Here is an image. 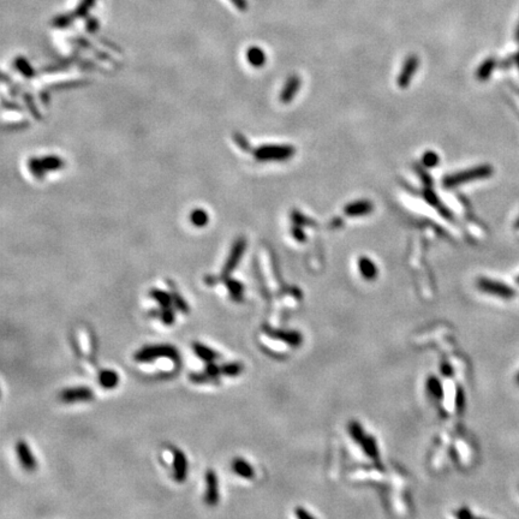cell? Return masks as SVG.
<instances>
[{
	"mask_svg": "<svg viewBox=\"0 0 519 519\" xmlns=\"http://www.w3.org/2000/svg\"><path fill=\"white\" fill-rule=\"evenodd\" d=\"M159 358H169L172 362H179V352L174 346L161 344L143 346L133 355V360L140 363H148Z\"/></svg>",
	"mask_w": 519,
	"mask_h": 519,
	"instance_id": "obj_1",
	"label": "cell"
},
{
	"mask_svg": "<svg viewBox=\"0 0 519 519\" xmlns=\"http://www.w3.org/2000/svg\"><path fill=\"white\" fill-rule=\"evenodd\" d=\"M493 169L488 165L483 166H476L473 169L465 170V171L457 172L454 174H448L444 178V187L445 188H455L458 185L465 184V183L471 182V180L482 179L492 175Z\"/></svg>",
	"mask_w": 519,
	"mask_h": 519,
	"instance_id": "obj_2",
	"label": "cell"
},
{
	"mask_svg": "<svg viewBox=\"0 0 519 519\" xmlns=\"http://www.w3.org/2000/svg\"><path fill=\"white\" fill-rule=\"evenodd\" d=\"M295 148L292 146H280V144H266L261 146L254 151V156L259 161H284L295 155Z\"/></svg>",
	"mask_w": 519,
	"mask_h": 519,
	"instance_id": "obj_3",
	"label": "cell"
},
{
	"mask_svg": "<svg viewBox=\"0 0 519 519\" xmlns=\"http://www.w3.org/2000/svg\"><path fill=\"white\" fill-rule=\"evenodd\" d=\"M245 249H246V239H245V238L244 237L237 238V240H236V242L233 243L229 258H227L226 262H225V264H224V267H222L221 275H220V278H221V279L225 280L226 278H229L230 275L232 274V272L235 271L236 267L238 266V263H239L240 260H242L243 255H244Z\"/></svg>",
	"mask_w": 519,
	"mask_h": 519,
	"instance_id": "obj_4",
	"label": "cell"
},
{
	"mask_svg": "<svg viewBox=\"0 0 519 519\" xmlns=\"http://www.w3.org/2000/svg\"><path fill=\"white\" fill-rule=\"evenodd\" d=\"M477 287L481 291H483V292L499 296V297L505 298V300H510V298H512L513 296L516 295V291L513 287L508 286V285L504 284V282L487 279V278H481V279H478V281H477Z\"/></svg>",
	"mask_w": 519,
	"mask_h": 519,
	"instance_id": "obj_5",
	"label": "cell"
},
{
	"mask_svg": "<svg viewBox=\"0 0 519 519\" xmlns=\"http://www.w3.org/2000/svg\"><path fill=\"white\" fill-rule=\"evenodd\" d=\"M172 455H173V477L178 483H184L188 477L189 464L188 458L185 453L182 450L177 447H172Z\"/></svg>",
	"mask_w": 519,
	"mask_h": 519,
	"instance_id": "obj_6",
	"label": "cell"
},
{
	"mask_svg": "<svg viewBox=\"0 0 519 519\" xmlns=\"http://www.w3.org/2000/svg\"><path fill=\"white\" fill-rule=\"evenodd\" d=\"M60 399L65 403L90 402L94 399V392L89 387H72L62 390Z\"/></svg>",
	"mask_w": 519,
	"mask_h": 519,
	"instance_id": "obj_7",
	"label": "cell"
},
{
	"mask_svg": "<svg viewBox=\"0 0 519 519\" xmlns=\"http://www.w3.org/2000/svg\"><path fill=\"white\" fill-rule=\"evenodd\" d=\"M206 504L216 506L219 502V482L216 471L209 469L206 473Z\"/></svg>",
	"mask_w": 519,
	"mask_h": 519,
	"instance_id": "obj_8",
	"label": "cell"
},
{
	"mask_svg": "<svg viewBox=\"0 0 519 519\" xmlns=\"http://www.w3.org/2000/svg\"><path fill=\"white\" fill-rule=\"evenodd\" d=\"M418 65L419 60L417 56L411 54V56L408 57V59L404 63L402 71L399 73V77H398V85H399L400 88H406V86H409V83L412 80L413 75L417 71Z\"/></svg>",
	"mask_w": 519,
	"mask_h": 519,
	"instance_id": "obj_9",
	"label": "cell"
},
{
	"mask_svg": "<svg viewBox=\"0 0 519 519\" xmlns=\"http://www.w3.org/2000/svg\"><path fill=\"white\" fill-rule=\"evenodd\" d=\"M16 453H17V457L20 459V463L22 464L23 468L27 471H34L36 469V459L34 457L33 452H31L30 447L28 446V444L25 441H18L16 444Z\"/></svg>",
	"mask_w": 519,
	"mask_h": 519,
	"instance_id": "obj_10",
	"label": "cell"
},
{
	"mask_svg": "<svg viewBox=\"0 0 519 519\" xmlns=\"http://www.w3.org/2000/svg\"><path fill=\"white\" fill-rule=\"evenodd\" d=\"M374 209L373 203L368 200H360L348 203L344 208V213L348 216H362L371 213Z\"/></svg>",
	"mask_w": 519,
	"mask_h": 519,
	"instance_id": "obj_11",
	"label": "cell"
},
{
	"mask_svg": "<svg viewBox=\"0 0 519 519\" xmlns=\"http://www.w3.org/2000/svg\"><path fill=\"white\" fill-rule=\"evenodd\" d=\"M264 331H266L267 333H268L271 337L273 338H277V339H280L281 342L286 343V344H290L291 346H293V347H296V346H300L301 344H302V334L298 332H295V331H277V329H268V328H264Z\"/></svg>",
	"mask_w": 519,
	"mask_h": 519,
	"instance_id": "obj_12",
	"label": "cell"
},
{
	"mask_svg": "<svg viewBox=\"0 0 519 519\" xmlns=\"http://www.w3.org/2000/svg\"><path fill=\"white\" fill-rule=\"evenodd\" d=\"M301 88V78L298 76L293 75L285 83L284 88H282L281 93H280V100L285 104L290 102L295 98V95L297 94V91Z\"/></svg>",
	"mask_w": 519,
	"mask_h": 519,
	"instance_id": "obj_13",
	"label": "cell"
},
{
	"mask_svg": "<svg viewBox=\"0 0 519 519\" xmlns=\"http://www.w3.org/2000/svg\"><path fill=\"white\" fill-rule=\"evenodd\" d=\"M193 350H194V352L196 353V356H197L200 360L206 362V363H209V362H216L220 358V355L216 352V350L208 347V346L202 344V343H198V342L194 343Z\"/></svg>",
	"mask_w": 519,
	"mask_h": 519,
	"instance_id": "obj_14",
	"label": "cell"
},
{
	"mask_svg": "<svg viewBox=\"0 0 519 519\" xmlns=\"http://www.w3.org/2000/svg\"><path fill=\"white\" fill-rule=\"evenodd\" d=\"M232 469L236 475L243 477V478L251 479L255 476V470H254L253 465L249 464L248 461L243 459V458H236V459H233Z\"/></svg>",
	"mask_w": 519,
	"mask_h": 519,
	"instance_id": "obj_15",
	"label": "cell"
},
{
	"mask_svg": "<svg viewBox=\"0 0 519 519\" xmlns=\"http://www.w3.org/2000/svg\"><path fill=\"white\" fill-rule=\"evenodd\" d=\"M99 384L102 389H115L119 384V375L117 371L112 370V369H104L99 373Z\"/></svg>",
	"mask_w": 519,
	"mask_h": 519,
	"instance_id": "obj_16",
	"label": "cell"
},
{
	"mask_svg": "<svg viewBox=\"0 0 519 519\" xmlns=\"http://www.w3.org/2000/svg\"><path fill=\"white\" fill-rule=\"evenodd\" d=\"M358 268L366 280H374L377 275V266L367 256H362L358 261Z\"/></svg>",
	"mask_w": 519,
	"mask_h": 519,
	"instance_id": "obj_17",
	"label": "cell"
},
{
	"mask_svg": "<svg viewBox=\"0 0 519 519\" xmlns=\"http://www.w3.org/2000/svg\"><path fill=\"white\" fill-rule=\"evenodd\" d=\"M225 285H226L227 291H229L231 298L236 302H242L243 295H244V285L238 280L232 279V278H226L225 279Z\"/></svg>",
	"mask_w": 519,
	"mask_h": 519,
	"instance_id": "obj_18",
	"label": "cell"
},
{
	"mask_svg": "<svg viewBox=\"0 0 519 519\" xmlns=\"http://www.w3.org/2000/svg\"><path fill=\"white\" fill-rule=\"evenodd\" d=\"M246 59L254 67H261L266 63V53L260 47L251 46L246 51Z\"/></svg>",
	"mask_w": 519,
	"mask_h": 519,
	"instance_id": "obj_19",
	"label": "cell"
},
{
	"mask_svg": "<svg viewBox=\"0 0 519 519\" xmlns=\"http://www.w3.org/2000/svg\"><path fill=\"white\" fill-rule=\"evenodd\" d=\"M175 308H172V306H167V308H160L159 310H154L151 311V315L156 317V319H159L160 321L162 322L164 324H166V326H171V324H174L175 321Z\"/></svg>",
	"mask_w": 519,
	"mask_h": 519,
	"instance_id": "obj_20",
	"label": "cell"
},
{
	"mask_svg": "<svg viewBox=\"0 0 519 519\" xmlns=\"http://www.w3.org/2000/svg\"><path fill=\"white\" fill-rule=\"evenodd\" d=\"M149 296H151V300H154L159 304L160 308H167V306L173 305L172 295L166 292V291L159 290V288H151L149 291Z\"/></svg>",
	"mask_w": 519,
	"mask_h": 519,
	"instance_id": "obj_21",
	"label": "cell"
},
{
	"mask_svg": "<svg viewBox=\"0 0 519 519\" xmlns=\"http://www.w3.org/2000/svg\"><path fill=\"white\" fill-rule=\"evenodd\" d=\"M15 67L16 70L22 73L25 78H33L34 76H35V71H34L33 66H31L30 63H29L24 57L16 58Z\"/></svg>",
	"mask_w": 519,
	"mask_h": 519,
	"instance_id": "obj_22",
	"label": "cell"
},
{
	"mask_svg": "<svg viewBox=\"0 0 519 519\" xmlns=\"http://www.w3.org/2000/svg\"><path fill=\"white\" fill-rule=\"evenodd\" d=\"M170 286H171L172 291H171V295H172V303L173 305H174L175 310L180 311V313H184V314H188L189 313V304L187 303V301L184 300V298L182 297V296L179 295V292H178L177 290H175V287L173 286V284L171 281H169Z\"/></svg>",
	"mask_w": 519,
	"mask_h": 519,
	"instance_id": "obj_23",
	"label": "cell"
},
{
	"mask_svg": "<svg viewBox=\"0 0 519 519\" xmlns=\"http://www.w3.org/2000/svg\"><path fill=\"white\" fill-rule=\"evenodd\" d=\"M244 367L239 362H227L221 364V374L227 377H236L243 371Z\"/></svg>",
	"mask_w": 519,
	"mask_h": 519,
	"instance_id": "obj_24",
	"label": "cell"
},
{
	"mask_svg": "<svg viewBox=\"0 0 519 519\" xmlns=\"http://www.w3.org/2000/svg\"><path fill=\"white\" fill-rule=\"evenodd\" d=\"M41 161H43L46 171H58V170H62L65 166L64 160L56 155L44 156V158L41 159Z\"/></svg>",
	"mask_w": 519,
	"mask_h": 519,
	"instance_id": "obj_25",
	"label": "cell"
},
{
	"mask_svg": "<svg viewBox=\"0 0 519 519\" xmlns=\"http://www.w3.org/2000/svg\"><path fill=\"white\" fill-rule=\"evenodd\" d=\"M190 221L196 227H203L208 224L209 216L204 209L196 208L190 213Z\"/></svg>",
	"mask_w": 519,
	"mask_h": 519,
	"instance_id": "obj_26",
	"label": "cell"
},
{
	"mask_svg": "<svg viewBox=\"0 0 519 519\" xmlns=\"http://www.w3.org/2000/svg\"><path fill=\"white\" fill-rule=\"evenodd\" d=\"M427 389L428 392L431 393L435 399H441L442 395H444V389H442V385L440 382V380L435 376H431L427 381Z\"/></svg>",
	"mask_w": 519,
	"mask_h": 519,
	"instance_id": "obj_27",
	"label": "cell"
},
{
	"mask_svg": "<svg viewBox=\"0 0 519 519\" xmlns=\"http://www.w3.org/2000/svg\"><path fill=\"white\" fill-rule=\"evenodd\" d=\"M28 169L30 170L31 174L36 178V179H43L46 174V170H44L43 161L39 158H30L28 160Z\"/></svg>",
	"mask_w": 519,
	"mask_h": 519,
	"instance_id": "obj_28",
	"label": "cell"
},
{
	"mask_svg": "<svg viewBox=\"0 0 519 519\" xmlns=\"http://www.w3.org/2000/svg\"><path fill=\"white\" fill-rule=\"evenodd\" d=\"M189 380H190L191 382H194V384H197V385H201V384L217 385L220 382V379L211 376V375L207 374L206 371H204V373H191L190 375H189Z\"/></svg>",
	"mask_w": 519,
	"mask_h": 519,
	"instance_id": "obj_29",
	"label": "cell"
},
{
	"mask_svg": "<svg viewBox=\"0 0 519 519\" xmlns=\"http://www.w3.org/2000/svg\"><path fill=\"white\" fill-rule=\"evenodd\" d=\"M495 67V60L493 58H489L486 62H483V64L478 67L477 70V78L479 81H486L488 80L489 76L492 75L493 70Z\"/></svg>",
	"mask_w": 519,
	"mask_h": 519,
	"instance_id": "obj_30",
	"label": "cell"
},
{
	"mask_svg": "<svg viewBox=\"0 0 519 519\" xmlns=\"http://www.w3.org/2000/svg\"><path fill=\"white\" fill-rule=\"evenodd\" d=\"M361 444H362V446H363L364 452H366L370 458L377 460V458H379V451H377L376 441H375L373 437L366 436Z\"/></svg>",
	"mask_w": 519,
	"mask_h": 519,
	"instance_id": "obj_31",
	"label": "cell"
},
{
	"mask_svg": "<svg viewBox=\"0 0 519 519\" xmlns=\"http://www.w3.org/2000/svg\"><path fill=\"white\" fill-rule=\"evenodd\" d=\"M75 15L73 14H64V15H59L57 16V17H54L53 22H52V24H53V27H56L58 29H65L67 27H70V25L72 24V22L75 21Z\"/></svg>",
	"mask_w": 519,
	"mask_h": 519,
	"instance_id": "obj_32",
	"label": "cell"
},
{
	"mask_svg": "<svg viewBox=\"0 0 519 519\" xmlns=\"http://www.w3.org/2000/svg\"><path fill=\"white\" fill-rule=\"evenodd\" d=\"M348 432H350V435L352 436V439L355 440V441L360 442V444L363 441L364 437H366L363 428H362V426L358 422H350V424H348Z\"/></svg>",
	"mask_w": 519,
	"mask_h": 519,
	"instance_id": "obj_33",
	"label": "cell"
},
{
	"mask_svg": "<svg viewBox=\"0 0 519 519\" xmlns=\"http://www.w3.org/2000/svg\"><path fill=\"white\" fill-rule=\"evenodd\" d=\"M88 83L89 82L86 80L67 81V82H62V83H57V85H53L52 86H49V89H54V90H62V89H70V88H76V86H86V85H88Z\"/></svg>",
	"mask_w": 519,
	"mask_h": 519,
	"instance_id": "obj_34",
	"label": "cell"
},
{
	"mask_svg": "<svg viewBox=\"0 0 519 519\" xmlns=\"http://www.w3.org/2000/svg\"><path fill=\"white\" fill-rule=\"evenodd\" d=\"M437 164H439V156H437V154L435 153V151H428L422 156V165H423V166L432 169V167L436 166Z\"/></svg>",
	"mask_w": 519,
	"mask_h": 519,
	"instance_id": "obj_35",
	"label": "cell"
},
{
	"mask_svg": "<svg viewBox=\"0 0 519 519\" xmlns=\"http://www.w3.org/2000/svg\"><path fill=\"white\" fill-rule=\"evenodd\" d=\"M23 100H24L25 105H27L29 112H30L31 115H33L35 119H41V113L38 109V107L35 106V102H34V99H33V96H31V94L25 93L24 95H23Z\"/></svg>",
	"mask_w": 519,
	"mask_h": 519,
	"instance_id": "obj_36",
	"label": "cell"
},
{
	"mask_svg": "<svg viewBox=\"0 0 519 519\" xmlns=\"http://www.w3.org/2000/svg\"><path fill=\"white\" fill-rule=\"evenodd\" d=\"M233 138H235V142L237 143V146L239 147L242 151H251V146L250 143H249V141L246 140V137L243 133H239V132H236L235 136H233Z\"/></svg>",
	"mask_w": 519,
	"mask_h": 519,
	"instance_id": "obj_37",
	"label": "cell"
},
{
	"mask_svg": "<svg viewBox=\"0 0 519 519\" xmlns=\"http://www.w3.org/2000/svg\"><path fill=\"white\" fill-rule=\"evenodd\" d=\"M204 371H206L207 374L211 375V376L216 377V379H220V375H222L221 366H217L216 362H209V363H207Z\"/></svg>",
	"mask_w": 519,
	"mask_h": 519,
	"instance_id": "obj_38",
	"label": "cell"
},
{
	"mask_svg": "<svg viewBox=\"0 0 519 519\" xmlns=\"http://www.w3.org/2000/svg\"><path fill=\"white\" fill-rule=\"evenodd\" d=\"M28 127V122H17V123H11V124H5L4 130L7 131H14V130H21L24 129Z\"/></svg>",
	"mask_w": 519,
	"mask_h": 519,
	"instance_id": "obj_39",
	"label": "cell"
},
{
	"mask_svg": "<svg viewBox=\"0 0 519 519\" xmlns=\"http://www.w3.org/2000/svg\"><path fill=\"white\" fill-rule=\"evenodd\" d=\"M86 28L89 33H95L99 28V22L98 20H95L94 17H88L86 23Z\"/></svg>",
	"mask_w": 519,
	"mask_h": 519,
	"instance_id": "obj_40",
	"label": "cell"
},
{
	"mask_svg": "<svg viewBox=\"0 0 519 519\" xmlns=\"http://www.w3.org/2000/svg\"><path fill=\"white\" fill-rule=\"evenodd\" d=\"M424 197H426V200L428 203L432 204V206H439V198H437V196L435 195L434 191L427 190L426 193H424Z\"/></svg>",
	"mask_w": 519,
	"mask_h": 519,
	"instance_id": "obj_41",
	"label": "cell"
},
{
	"mask_svg": "<svg viewBox=\"0 0 519 519\" xmlns=\"http://www.w3.org/2000/svg\"><path fill=\"white\" fill-rule=\"evenodd\" d=\"M464 402H465V397H464V392L461 389H458L457 390V400H455V404H457V409L458 411H463L464 410Z\"/></svg>",
	"mask_w": 519,
	"mask_h": 519,
	"instance_id": "obj_42",
	"label": "cell"
},
{
	"mask_svg": "<svg viewBox=\"0 0 519 519\" xmlns=\"http://www.w3.org/2000/svg\"><path fill=\"white\" fill-rule=\"evenodd\" d=\"M296 516H297L300 519H313L314 517L310 515V513L308 512V511L304 510L303 507H297L295 511Z\"/></svg>",
	"mask_w": 519,
	"mask_h": 519,
	"instance_id": "obj_43",
	"label": "cell"
},
{
	"mask_svg": "<svg viewBox=\"0 0 519 519\" xmlns=\"http://www.w3.org/2000/svg\"><path fill=\"white\" fill-rule=\"evenodd\" d=\"M2 107L5 109H10V111H22V107L18 106L15 102H7L6 100H2Z\"/></svg>",
	"mask_w": 519,
	"mask_h": 519,
	"instance_id": "obj_44",
	"label": "cell"
},
{
	"mask_svg": "<svg viewBox=\"0 0 519 519\" xmlns=\"http://www.w3.org/2000/svg\"><path fill=\"white\" fill-rule=\"evenodd\" d=\"M230 1L232 2L239 11H246V9H248V2H246V0H230Z\"/></svg>",
	"mask_w": 519,
	"mask_h": 519,
	"instance_id": "obj_45",
	"label": "cell"
},
{
	"mask_svg": "<svg viewBox=\"0 0 519 519\" xmlns=\"http://www.w3.org/2000/svg\"><path fill=\"white\" fill-rule=\"evenodd\" d=\"M457 517L461 518V519H466V518H473L474 516H473V513L468 510V508H460L459 512L457 513Z\"/></svg>",
	"mask_w": 519,
	"mask_h": 519,
	"instance_id": "obj_46",
	"label": "cell"
},
{
	"mask_svg": "<svg viewBox=\"0 0 519 519\" xmlns=\"http://www.w3.org/2000/svg\"><path fill=\"white\" fill-rule=\"evenodd\" d=\"M40 100L43 104L44 105V106H47L49 102V91L48 89H46V90H43L40 93Z\"/></svg>",
	"mask_w": 519,
	"mask_h": 519,
	"instance_id": "obj_47",
	"label": "cell"
},
{
	"mask_svg": "<svg viewBox=\"0 0 519 519\" xmlns=\"http://www.w3.org/2000/svg\"><path fill=\"white\" fill-rule=\"evenodd\" d=\"M292 233H293V236H295V237L297 238L298 240H303L304 239V235H303L302 232H301V230L297 229V227H295V229H293Z\"/></svg>",
	"mask_w": 519,
	"mask_h": 519,
	"instance_id": "obj_48",
	"label": "cell"
},
{
	"mask_svg": "<svg viewBox=\"0 0 519 519\" xmlns=\"http://www.w3.org/2000/svg\"><path fill=\"white\" fill-rule=\"evenodd\" d=\"M441 370H442V371H444V373H445V374H446V375H447V376H450V374H451V373H452V369H451V368H450V367H448V364H445V366H444V367H441Z\"/></svg>",
	"mask_w": 519,
	"mask_h": 519,
	"instance_id": "obj_49",
	"label": "cell"
},
{
	"mask_svg": "<svg viewBox=\"0 0 519 519\" xmlns=\"http://www.w3.org/2000/svg\"><path fill=\"white\" fill-rule=\"evenodd\" d=\"M516 38H517V40L519 41V24H518V28H517V31H516Z\"/></svg>",
	"mask_w": 519,
	"mask_h": 519,
	"instance_id": "obj_50",
	"label": "cell"
},
{
	"mask_svg": "<svg viewBox=\"0 0 519 519\" xmlns=\"http://www.w3.org/2000/svg\"><path fill=\"white\" fill-rule=\"evenodd\" d=\"M516 382H517V385L519 386V373L517 375V377H516Z\"/></svg>",
	"mask_w": 519,
	"mask_h": 519,
	"instance_id": "obj_51",
	"label": "cell"
},
{
	"mask_svg": "<svg viewBox=\"0 0 519 519\" xmlns=\"http://www.w3.org/2000/svg\"><path fill=\"white\" fill-rule=\"evenodd\" d=\"M517 282H518V284H519V277L517 278Z\"/></svg>",
	"mask_w": 519,
	"mask_h": 519,
	"instance_id": "obj_52",
	"label": "cell"
}]
</instances>
